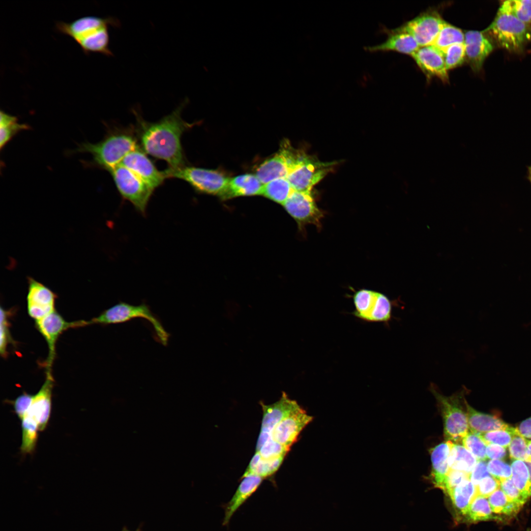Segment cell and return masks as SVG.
<instances>
[{
	"label": "cell",
	"instance_id": "cell-1",
	"mask_svg": "<svg viewBox=\"0 0 531 531\" xmlns=\"http://www.w3.org/2000/svg\"><path fill=\"white\" fill-rule=\"evenodd\" d=\"M187 102L186 99L171 114L153 122L144 120L134 111L138 121L137 136L141 148L147 154L166 161L169 168L185 165L181 138L192 126L181 116Z\"/></svg>",
	"mask_w": 531,
	"mask_h": 531
},
{
	"label": "cell",
	"instance_id": "cell-2",
	"mask_svg": "<svg viewBox=\"0 0 531 531\" xmlns=\"http://www.w3.org/2000/svg\"><path fill=\"white\" fill-rule=\"evenodd\" d=\"M119 21L113 17L85 16L71 22L57 21L56 30L71 38L86 55L99 53L113 56L109 48L110 27H119Z\"/></svg>",
	"mask_w": 531,
	"mask_h": 531
},
{
	"label": "cell",
	"instance_id": "cell-3",
	"mask_svg": "<svg viewBox=\"0 0 531 531\" xmlns=\"http://www.w3.org/2000/svg\"><path fill=\"white\" fill-rule=\"evenodd\" d=\"M138 141L130 130L109 129L102 141L94 144L82 143L69 153H89L92 160L84 161V165L110 172L120 165L129 152L140 148Z\"/></svg>",
	"mask_w": 531,
	"mask_h": 531
},
{
	"label": "cell",
	"instance_id": "cell-4",
	"mask_svg": "<svg viewBox=\"0 0 531 531\" xmlns=\"http://www.w3.org/2000/svg\"><path fill=\"white\" fill-rule=\"evenodd\" d=\"M483 31L500 48L522 52L531 41V25L517 18L502 5L491 24Z\"/></svg>",
	"mask_w": 531,
	"mask_h": 531
},
{
	"label": "cell",
	"instance_id": "cell-5",
	"mask_svg": "<svg viewBox=\"0 0 531 531\" xmlns=\"http://www.w3.org/2000/svg\"><path fill=\"white\" fill-rule=\"evenodd\" d=\"M143 318L152 326L157 341L163 346L168 344L170 334L163 327L159 318L151 311L147 304L134 305L120 302L104 310L99 316L87 321V325L99 324L108 325L124 323L133 319Z\"/></svg>",
	"mask_w": 531,
	"mask_h": 531
},
{
	"label": "cell",
	"instance_id": "cell-6",
	"mask_svg": "<svg viewBox=\"0 0 531 531\" xmlns=\"http://www.w3.org/2000/svg\"><path fill=\"white\" fill-rule=\"evenodd\" d=\"M167 178H175L188 183L196 191L221 197L227 189L230 178L216 171L184 165L163 171Z\"/></svg>",
	"mask_w": 531,
	"mask_h": 531
},
{
	"label": "cell",
	"instance_id": "cell-7",
	"mask_svg": "<svg viewBox=\"0 0 531 531\" xmlns=\"http://www.w3.org/2000/svg\"><path fill=\"white\" fill-rule=\"evenodd\" d=\"M337 163L322 162L302 151L286 178L294 190L311 191L312 187L331 172Z\"/></svg>",
	"mask_w": 531,
	"mask_h": 531
},
{
	"label": "cell",
	"instance_id": "cell-8",
	"mask_svg": "<svg viewBox=\"0 0 531 531\" xmlns=\"http://www.w3.org/2000/svg\"><path fill=\"white\" fill-rule=\"evenodd\" d=\"M109 172L120 195L145 215L154 189L121 164Z\"/></svg>",
	"mask_w": 531,
	"mask_h": 531
},
{
	"label": "cell",
	"instance_id": "cell-9",
	"mask_svg": "<svg viewBox=\"0 0 531 531\" xmlns=\"http://www.w3.org/2000/svg\"><path fill=\"white\" fill-rule=\"evenodd\" d=\"M432 392L436 397L444 422L445 438L455 443L462 442L469 432L466 413L462 408L457 395L444 396L433 387Z\"/></svg>",
	"mask_w": 531,
	"mask_h": 531
},
{
	"label": "cell",
	"instance_id": "cell-10",
	"mask_svg": "<svg viewBox=\"0 0 531 531\" xmlns=\"http://www.w3.org/2000/svg\"><path fill=\"white\" fill-rule=\"evenodd\" d=\"M283 206L297 222L299 229L308 224L321 228L323 213L317 206L311 191L293 190Z\"/></svg>",
	"mask_w": 531,
	"mask_h": 531
},
{
	"label": "cell",
	"instance_id": "cell-11",
	"mask_svg": "<svg viewBox=\"0 0 531 531\" xmlns=\"http://www.w3.org/2000/svg\"><path fill=\"white\" fill-rule=\"evenodd\" d=\"M35 325L47 343L49 352L45 367L46 373H52V366L56 355V344L59 336L69 328L85 326V321L68 322L55 310L44 318L35 321Z\"/></svg>",
	"mask_w": 531,
	"mask_h": 531
},
{
	"label": "cell",
	"instance_id": "cell-12",
	"mask_svg": "<svg viewBox=\"0 0 531 531\" xmlns=\"http://www.w3.org/2000/svg\"><path fill=\"white\" fill-rule=\"evenodd\" d=\"M445 21L438 11L429 10L420 13L399 28L410 33L419 47L433 45Z\"/></svg>",
	"mask_w": 531,
	"mask_h": 531
},
{
	"label": "cell",
	"instance_id": "cell-13",
	"mask_svg": "<svg viewBox=\"0 0 531 531\" xmlns=\"http://www.w3.org/2000/svg\"><path fill=\"white\" fill-rule=\"evenodd\" d=\"M297 153V150L294 148L289 142L284 141L279 151L260 165L256 176L263 185L277 178H287Z\"/></svg>",
	"mask_w": 531,
	"mask_h": 531
},
{
	"label": "cell",
	"instance_id": "cell-14",
	"mask_svg": "<svg viewBox=\"0 0 531 531\" xmlns=\"http://www.w3.org/2000/svg\"><path fill=\"white\" fill-rule=\"evenodd\" d=\"M27 309L29 316L35 321L55 310L57 295L49 288L31 277H28Z\"/></svg>",
	"mask_w": 531,
	"mask_h": 531
},
{
	"label": "cell",
	"instance_id": "cell-15",
	"mask_svg": "<svg viewBox=\"0 0 531 531\" xmlns=\"http://www.w3.org/2000/svg\"><path fill=\"white\" fill-rule=\"evenodd\" d=\"M120 164L134 173L154 190L162 185L166 179L163 171L158 170L140 148L129 152Z\"/></svg>",
	"mask_w": 531,
	"mask_h": 531
},
{
	"label": "cell",
	"instance_id": "cell-16",
	"mask_svg": "<svg viewBox=\"0 0 531 531\" xmlns=\"http://www.w3.org/2000/svg\"><path fill=\"white\" fill-rule=\"evenodd\" d=\"M466 59L472 71L479 72L494 48V43L483 31L468 30L465 33Z\"/></svg>",
	"mask_w": 531,
	"mask_h": 531
},
{
	"label": "cell",
	"instance_id": "cell-17",
	"mask_svg": "<svg viewBox=\"0 0 531 531\" xmlns=\"http://www.w3.org/2000/svg\"><path fill=\"white\" fill-rule=\"evenodd\" d=\"M412 57L428 78L436 77L444 83L448 82V71L442 51L433 45L420 47Z\"/></svg>",
	"mask_w": 531,
	"mask_h": 531
},
{
	"label": "cell",
	"instance_id": "cell-18",
	"mask_svg": "<svg viewBox=\"0 0 531 531\" xmlns=\"http://www.w3.org/2000/svg\"><path fill=\"white\" fill-rule=\"evenodd\" d=\"M261 406L263 415L260 432L271 434L281 421L302 409L296 401L290 399L285 393H282L277 402L270 405L261 403Z\"/></svg>",
	"mask_w": 531,
	"mask_h": 531
},
{
	"label": "cell",
	"instance_id": "cell-19",
	"mask_svg": "<svg viewBox=\"0 0 531 531\" xmlns=\"http://www.w3.org/2000/svg\"><path fill=\"white\" fill-rule=\"evenodd\" d=\"M313 419L303 409L279 423L272 432V438L291 448L303 429Z\"/></svg>",
	"mask_w": 531,
	"mask_h": 531
},
{
	"label": "cell",
	"instance_id": "cell-20",
	"mask_svg": "<svg viewBox=\"0 0 531 531\" xmlns=\"http://www.w3.org/2000/svg\"><path fill=\"white\" fill-rule=\"evenodd\" d=\"M383 31L387 34L385 41L378 45L365 47V51L371 53L392 51L412 56L420 47L410 33L399 27L392 30L384 28Z\"/></svg>",
	"mask_w": 531,
	"mask_h": 531
},
{
	"label": "cell",
	"instance_id": "cell-21",
	"mask_svg": "<svg viewBox=\"0 0 531 531\" xmlns=\"http://www.w3.org/2000/svg\"><path fill=\"white\" fill-rule=\"evenodd\" d=\"M46 380L38 392L33 395L28 413L37 422L39 431L44 430L48 424L52 409V394L54 380L52 374H46Z\"/></svg>",
	"mask_w": 531,
	"mask_h": 531
},
{
	"label": "cell",
	"instance_id": "cell-22",
	"mask_svg": "<svg viewBox=\"0 0 531 531\" xmlns=\"http://www.w3.org/2000/svg\"><path fill=\"white\" fill-rule=\"evenodd\" d=\"M242 480L231 499L223 506L224 517L222 524H229L232 516L256 491L264 478L256 475L242 477Z\"/></svg>",
	"mask_w": 531,
	"mask_h": 531
},
{
	"label": "cell",
	"instance_id": "cell-23",
	"mask_svg": "<svg viewBox=\"0 0 531 531\" xmlns=\"http://www.w3.org/2000/svg\"><path fill=\"white\" fill-rule=\"evenodd\" d=\"M453 442L447 441L431 448V476L435 486L443 489L445 480L450 470L448 459Z\"/></svg>",
	"mask_w": 531,
	"mask_h": 531
},
{
	"label": "cell",
	"instance_id": "cell-24",
	"mask_svg": "<svg viewBox=\"0 0 531 531\" xmlns=\"http://www.w3.org/2000/svg\"><path fill=\"white\" fill-rule=\"evenodd\" d=\"M264 185L256 175L245 174L230 178L223 200L236 197L262 195Z\"/></svg>",
	"mask_w": 531,
	"mask_h": 531
},
{
	"label": "cell",
	"instance_id": "cell-25",
	"mask_svg": "<svg viewBox=\"0 0 531 531\" xmlns=\"http://www.w3.org/2000/svg\"><path fill=\"white\" fill-rule=\"evenodd\" d=\"M469 427L475 433H484L492 431L506 429L510 426L499 417L479 412L465 401Z\"/></svg>",
	"mask_w": 531,
	"mask_h": 531
},
{
	"label": "cell",
	"instance_id": "cell-26",
	"mask_svg": "<svg viewBox=\"0 0 531 531\" xmlns=\"http://www.w3.org/2000/svg\"><path fill=\"white\" fill-rule=\"evenodd\" d=\"M285 457L264 459L258 451H256L242 477L256 475L265 479L270 476L279 469Z\"/></svg>",
	"mask_w": 531,
	"mask_h": 531
},
{
	"label": "cell",
	"instance_id": "cell-27",
	"mask_svg": "<svg viewBox=\"0 0 531 531\" xmlns=\"http://www.w3.org/2000/svg\"><path fill=\"white\" fill-rule=\"evenodd\" d=\"M477 461V458L463 445L453 442L448 459L450 469L470 474Z\"/></svg>",
	"mask_w": 531,
	"mask_h": 531
},
{
	"label": "cell",
	"instance_id": "cell-28",
	"mask_svg": "<svg viewBox=\"0 0 531 531\" xmlns=\"http://www.w3.org/2000/svg\"><path fill=\"white\" fill-rule=\"evenodd\" d=\"M448 495L456 509L461 514L466 515L472 501L477 495L476 486L468 479L455 487Z\"/></svg>",
	"mask_w": 531,
	"mask_h": 531
},
{
	"label": "cell",
	"instance_id": "cell-29",
	"mask_svg": "<svg viewBox=\"0 0 531 531\" xmlns=\"http://www.w3.org/2000/svg\"><path fill=\"white\" fill-rule=\"evenodd\" d=\"M30 129L26 123L18 122V118L1 110L0 113V150L19 132Z\"/></svg>",
	"mask_w": 531,
	"mask_h": 531
},
{
	"label": "cell",
	"instance_id": "cell-30",
	"mask_svg": "<svg viewBox=\"0 0 531 531\" xmlns=\"http://www.w3.org/2000/svg\"><path fill=\"white\" fill-rule=\"evenodd\" d=\"M378 292L367 289L357 291L354 295L355 307L354 315L362 320L370 321L371 314L375 307Z\"/></svg>",
	"mask_w": 531,
	"mask_h": 531
},
{
	"label": "cell",
	"instance_id": "cell-31",
	"mask_svg": "<svg viewBox=\"0 0 531 531\" xmlns=\"http://www.w3.org/2000/svg\"><path fill=\"white\" fill-rule=\"evenodd\" d=\"M293 190L286 178H279L264 184L262 195L283 205Z\"/></svg>",
	"mask_w": 531,
	"mask_h": 531
},
{
	"label": "cell",
	"instance_id": "cell-32",
	"mask_svg": "<svg viewBox=\"0 0 531 531\" xmlns=\"http://www.w3.org/2000/svg\"><path fill=\"white\" fill-rule=\"evenodd\" d=\"M22 439L20 447L24 453H31L36 446L38 426L35 419L29 413L21 420Z\"/></svg>",
	"mask_w": 531,
	"mask_h": 531
},
{
	"label": "cell",
	"instance_id": "cell-33",
	"mask_svg": "<svg viewBox=\"0 0 531 531\" xmlns=\"http://www.w3.org/2000/svg\"><path fill=\"white\" fill-rule=\"evenodd\" d=\"M465 33L459 28L445 21L433 45L443 51L449 46L464 43Z\"/></svg>",
	"mask_w": 531,
	"mask_h": 531
},
{
	"label": "cell",
	"instance_id": "cell-34",
	"mask_svg": "<svg viewBox=\"0 0 531 531\" xmlns=\"http://www.w3.org/2000/svg\"><path fill=\"white\" fill-rule=\"evenodd\" d=\"M511 479L516 487L524 496H531V484L527 467L522 460H514L511 465Z\"/></svg>",
	"mask_w": 531,
	"mask_h": 531
},
{
	"label": "cell",
	"instance_id": "cell-35",
	"mask_svg": "<svg viewBox=\"0 0 531 531\" xmlns=\"http://www.w3.org/2000/svg\"><path fill=\"white\" fill-rule=\"evenodd\" d=\"M487 498L477 495L473 499L466 515L469 519L472 521H479L494 518Z\"/></svg>",
	"mask_w": 531,
	"mask_h": 531
},
{
	"label": "cell",
	"instance_id": "cell-36",
	"mask_svg": "<svg viewBox=\"0 0 531 531\" xmlns=\"http://www.w3.org/2000/svg\"><path fill=\"white\" fill-rule=\"evenodd\" d=\"M516 428L510 427L506 429L492 431L484 433H476L486 445L494 444L506 448L509 446Z\"/></svg>",
	"mask_w": 531,
	"mask_h": 531
},
{
	"label": "cell",
	"instance_id": "cell-37",
	"mask_svg": "<svg viewBox=\"0 0 531 531\" xmlns=\"http://www.w3.org/2000/svg\"><path fill=\"white\" fill-rule=\"evenodd\" d=\"M523 22L531 24V0H509L502 4Z\"/></svg>",
	"mask_w": 531,
	"mask_h": 531
},
{
	"label": "cell",
	"instance_id": "cell-38",
	"mask_svg": "<svg viewBox=\"0 0 531 531\" xmlns=\"http://www.w3.org/2000/svg\"><path fill=\"white\" fill-rule=\"evenodd\" d=\"M13 312L12 310H7L0 307V353L4 358H6L8 355V345L14 343L10 333V325L9 321V318L12 315Z\"/></svg>",
	"mask_w": 531,
	"mask_h": 531
},
{
	"label": "cell",
	"instance_id": "cell-39",
	"mask_svg": "<svg viewBox=\"0 0 531 531\" xmlns=\"http://www.w3.org/2000/svg\"><path fill=\"white\" fill-rule=\"evenodd\" d=\"M442 52L447 71L461 66L466 59L464 43L452 45Z\"/></svg>",
	"mask_w": 531,
	"mask_h": 531
},
{
	"label": "cell",
	"instance_id": "cell-40",
	"mask_svg": "<svg viewBox=\"0 0 531 531\" xmlns=\"http://www.w3.org/2000/svg\"><path fill=\"white\" fill-rule=\"evenodd\" d=\"M392 305L388 298L379 293L377 299L371 314L370 322H388L391 317Z\"/></svg>",
	"mask_w": 531,
	"mask_h": 531
},
{
	"label": "cell",
	"instance_id": "cell-41",
	"mask_svg": "<svg viewBox=\"0 0 531 531\" xmlns=\"http://www.w3.org/2000/svg\"><path fill=\"white\" fill-rule=\"evenodd\" d=\"M462 443L478 460L484 461L487 459V445L476 433L469 431L463 439Z\"/></svg>",
	"mask_w": 531,
	"mask_h": 531
},
{
	"label": "cell",
	"instance_id": "cell-42",
	"mask_svg": "<svg viewBox=\"0 0 531 531\" xmlns=\"http://www.w3.org/2000/svg\"><path fill=\"white\" fill-rule=\"evenodd\" d=\"M508 450L510 457L513 460L525 461L529 458L528 440L521 436L516 429L509 444Z\"/></svg>",
	"mask_w": 531,
	"mask_h": 531
},
{
	"label": "cell",
	"instance_id": "cell-43",
	"mask_svg": "<svg viewBox=\"0 0 531 531\" xmlns=\"http://www.w3.org/2000/svg\"><path fill=\"white\" fill-rule=\"evenodd\" d=\"M290 450V447L281 444L271 437L261 447L258 452L263 459H272L281 456H286Z\"/></svg>",
	"mask_w": 531,
	"mask_h": 531
},
{
	"label": "cell",
	"instance_id": "cell-44",
	"mask_svg": "<svg viewBox=\"0 0 531 531\" xmlns=\"http://www.w3.org/2000/svg\"><path fill=\"white\" fill-rule=\"evenodd\" d=\"M489 473L500 480L501 479L511 478V467L501 460H491L487 464Z\"/></svg>",
	"mask_w": 531,
	"mask_h": 531
},
{
	"label": "cell",
	"instance_id": "cell-45",
	"mask_svg": "<svg viewBox=\"0 0 531 531\" xmlns=\"http://www.w3.org/2000/svg\"><path fill=\"white\" fill-rule=\"evenodd\" d=\"M500 488L510 501L516 502L524 504L529 499L522 494L516 487L511 478L500 479Z\"/></svg>",
	"mask_w": 531,
	"mask_h": 531
},
{
	"label": "cell",
	"instance_id": "cell-46",
	"mask_svg": "<svg viewBox=\"0 0 531 531\" xmlns=\"http://www.w3.org/2000/svg\"><path fill=\"white\" fill-rule=\"evenodd\" d=\"M33 395L23 392L11 402L15 413L21 420L29 411L33 401Z\"/></svg>",
	"mask_w": 531,
	"mask_h": 531
},
{
	"label": "cell",
	"instance_id": "cell-47",
	"mask_svg": "<svg viewBox=\"0 0 531 531\" xmlns=\"http://www.w3.org/2000/svg\"><path fill=\"white\" fill-rule=\"evenodd\" d=\"M470 474L450 469L446 477L443 490L448 494L463 481L470 479Z\"/></svg>",
	"mask_w": 531,
	"mask_h": 531
},
{
	"label": "cell",
	"instance_id": "cell-48",
	"mask_svg": "<svg viewBox=\"0 0 531 531\" xmlns=\"http://www.w3.org/2000/svg\"><path fill=\"white\" fill-rule=\"evenodd\" d=\"M488 501L493 512L503 514L504 509L509 501L504 493L499 488L488 497Z\"/></svg>",
	"mask_w": 531,
	"mask_h": 531
},
{
	"label": "cell",
	"instance_id": "cell-49",
	"mask_svg": "<svg viewBox=\"0 0 531 531\" xmlns=\"http://www.w3.org/2000/svg\"><path fill=\"white\" fill-rule=\"evenodd\" d=\"M476 486L477 495L488 498L500 488V480L490 475L483 478Z\"/></svg>",
	"mask_w": 531,
	"mask_h": 531
},
{
	"label": "cell",
	"instance_id": "cell-50",
	"mask_svg": "<svg viewBox=\"0 0 531 531\" xmlns=\"http://www.w3.org/2000/svg\"><path fill=\"white\" fill-rule=\"evenodd\" d=\"M490 475L487 465L483 460H478L470 475V480L475 485L484 477Z\"/></svg>",
	"mask_w": 531,
	"mask_h": 531
},
{
	"label": "cell",
	"instance_id": "cell-51",
	"mask_svg": "<svg viewBox=\"0 0 531 531\" xmlns=\"http://www.w3.org/2000/svg\"><path fill=\"white\" fill-rule=\"evenodd\" d=\"M487 458L492 460H501L504 458L506 455L505 448L501 445L489 444L486 448Z\"/></svg>",
	"mask_w": 531,
	"mask_h": 531
},
{
	"label": "cell",
	"instance_id": "cell-52",
	"mask_svg": "<svg viewBox=\"0 0 531 531\" xmlns=\"http://www.w3.org/2000/svg\"><path fill=\"white\" fill-rule=\"evenodd\" d=\"M516 429L523 437L531 440V416L521 422Z\"/></svg>",
	"mask_w": 531,
	"mask_h": 531
},
{
	"label": "cell",
	"instance_id": "cell-53",
	"mask_svg": "<svg viewBox=\"0 0 531 531\" xmlns=\"http://www.w3.org/2000/svg\"><path fill=\"white\" fill-rule=\"evenodd\" d=\"M523 505V504L520 503L509 500L504 509L503 514L508 516L515 515Z\"/></svg>",
	"mask_w": 531,
	"mask_h": 531
},
{
	"label": "cell",
	"instance_id": "cell-54",
	"mask_svg": "<svg viewBox=\"0 0 531 531\" xmlns=\"http://www.w3.org/2000/svg\"><path fill=\"white\" fill-rule=\"evenodd\" d=\"M526 464L529 474V481L531 484V458L529 457L525 461H523Z\"/></svg>",
	"mask_w": 531,
	"mask_h": 531
},
{
	"label": "cell",
	"instance_id": "cell-55",
	"mask_svg": "<svg viewBox=\"0 0 531 531\" xmlns=\"http://www.w3.org/2000/svg\"><path fill=\"white\" fill-rule=\"evenodd\" d=\"M527 173L528 179L531 184V166H528Z\"/></svg>",
	"mask_w": 531,
	"mask_h": 531
},
{
	"label": "cell",
	"instance_id": "cell-56",
	"mask_svg": "<svg viewBox=\"0 0 531 531\" xmlns=\"http://www.w3.org/2000/svg\"><path fill=\"white\" fill-rule=\"evenodd\" d=\"M528 452L529 457L531 458V440L528 441Z\"/></svg>",
	"mask_w": 531,
	"mask_h": 531
},
{
	"label": "cell",
	"instance_id": "cell-57",
	"mask_svg": "<svg viewBox=\"0 0 531 531\" xmlns=\"http://www.w3.org/2000/svg\"><path fill=\"white\" fill-rule=\"evenodd\" d=\"M121 531H142V530L141 529V528L139 527L135 531H130L126 527H124Z\"/></svg>",
	"mask_w": 531,
	"mask_h": 531
}]
</instances>
